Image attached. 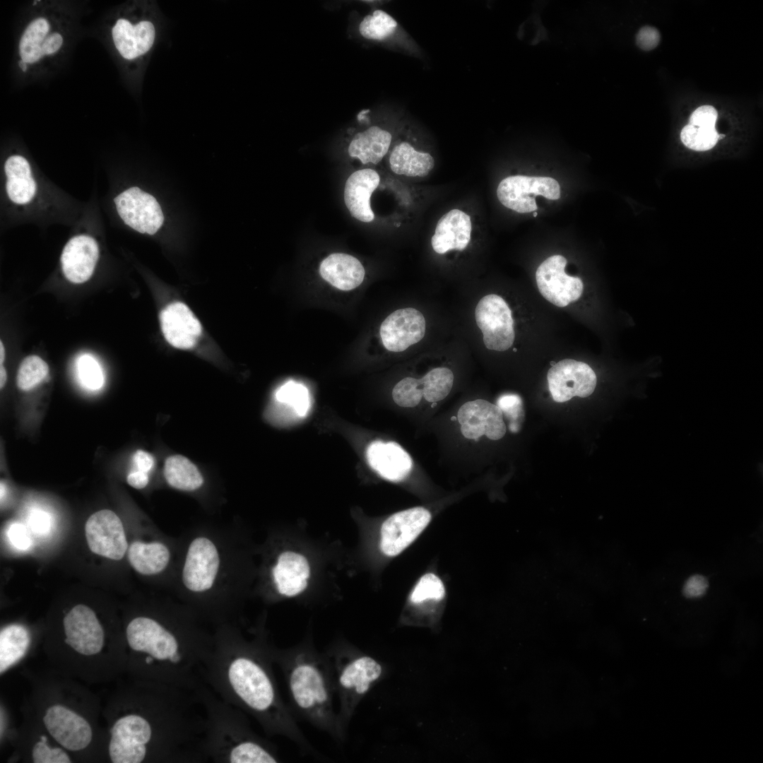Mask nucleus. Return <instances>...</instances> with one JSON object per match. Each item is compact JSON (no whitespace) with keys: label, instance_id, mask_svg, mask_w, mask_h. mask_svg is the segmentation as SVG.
Instances as JSON below:
<instances>
[{"label":"nucleus","instance_id":"obj_1","mask_svg":"<svg viewBox=\"0 0 763 763\" xmlns=\"http://www.w3.org/2000/svg\"><path fill=\"white\" fill-rule=\"evenodd\" d=\"M131 679V678H130ZM107 709L112 763L206 762L205 711L195 691L131 679Z\"/></svg>","mask_w":763,"mask_h":763},{"label":"nucleus","instance_id":"obj_2","mask_svg":"<svg viewBox=\"0 0 763 763\" xmlns=\"http://www.w3.org/2000/svg\"><path fill=\"white\" fill-rule=\"evenodd\" d=\"M172 597L215 627L238 622L252 596L257 545L247 531L199 526L183 533Z\"/></svg>","mask_w":763,"mask_h":763},{"label":"nucleus","instance_id":"obj_3","mask_svg":"<svg viewBox=\"0 0 763 763\" xmlns=\"http://www.w3.org/2000/svg\"><path fill=\"white\" fill-rule=\"evenodd\" d=\"M263 614L247 636L238 622L213 630L204 683L218 697L254 718L269 736L289 739L301 752L316 754L282 698L273 673L271 642Z\"/></svg>","mask_w":763,"mask_h":763},{"label":"nucleus","instance_id":"obj_4","mask_svg":"<svg viewBox=\"0 0 763 763\" xmlns=\"http://www.w3.org/2000/svg\"><path fill=\"white\" fill-rule=\"evenodd\" d=\"M174 597L126 623L125 673L131 679L195 691L213 647V631Z\"/></svg>","mask_w":763,"mask_h":763},{"label":"nucleus","instance_id":"obj_5","mask_svg":"<svg viewBox=\"0 0 763 763\" xmlns=\"http://www.w3.org/2000/svg\"><path fill=\"white\" fill-rule=\"evenodd\" d=\"M256 555L252 596L266 605L320 601L333 589L336 573L350 567V555L341 544L312 538L306 531H268L257 545Z\"/></svg>","mask_w":763,"mask_h":763},{"label":"nucleus","instance_id":"obj_6","mask_svg":"<svg viewBox=\"0 0 763 763\" xmlns=\"http://www.w3.org/2000/svg\"><path fill=\"white\" fill-rule=\"evenodd\" d=\"M271 654L283 673L294 714L329 735L337 743H344L347 735L334 707L329 665L324 651L315 647L310 631L291 647L281 649L271 643Z\"/></svg>","mask_w":763,"mask_h":763},{"label":"nucleus","instance_id":"obj_7","mask_svg":"<svg viewBox=\"0 0 763 763\" xmlns=\"http://www.w3.org/2000/svg\"><path fill=\"white\" fill-rule=\"evenodd\" d=\"M195 692L205 711L203 753L206 762H281L275 745L252 729L245 713L218 697L205 684Z\"/></svg>","mask_w":763,"mask_h":763},{"label":"nucleus","instance_id":"obj_8","mask_svg":"<svg viewBox=\"0 0 763 763\" xmlns=\"http://www.w3.org/2000/svg\"><path fill=\"white\" fill-rule=\"evenodd\" d=\"M37 715L43 731L69 753L89 750L98 740V709L93 697L78 685H41Z\"/></svg>","mask_w":763,"mask_h":763},{"label":"nucleus","instance_id":"obj_9","mask_svg":"<svg viewBox=\"0 0 763 763\" xmlns=\"http://www.w3.org/2000/svg\"><path fill=\"white\" fill-rule=\"evenodd\" d=\"M328 661L335 696L339 702L338 721L347 735L350 721L362 697L382 675V665L350 641L339 637L324 651Z\"/></svg>","mask_w":763,"mask_h":763},{"label":"nucleus","instance_id":"obj_10","mask_svg":"<svg viewBox=\"0 0 763 763\" xmlns=\"http://www.w3.org/2000/svg\"><path fill=\"white\" fill-rule=\"evenodd\" d=\"M180 547L179 537L149 540L136 539L129 545L127 560L138 574L148 577L164 576L172 588Z\"/></svg>","mask_w":763,"mask_h":763},{"label":"nucleus","instance_id":"obj_11","mask_svg":"<svg viewBox=\"0 0 763 763\" xmlns=\"http://www.w3.org/2000/svg\"><path fill=\"white\" fill-rule=\"evenodd\" d=\"M3 173L4 194L12 206L27 211L45 204L42 184L26 157L18 153L8 155Z\"/></svg>","mask_w":763,"mask_h":763},{"label":"nucleus","instance_id":"obj_12","mask_svg":"<svg viewBox=\"0 0 763 763\" xmlns=\"http://www.w3.org/2000/svg\"><path fill=\"white\" fill-rule=\"evenodd\" d=\"M475 319L487 349L504 351L511 348L515 338L514 319L502 297L489 294L482 297L475 307Z\"/></svg>","mask_w":763,"mask_h":763},{"label":"nucleus","instance_id":"obj_13","mask_svg":"<svg viewBox=\"0 0 763 763\" xmlns=\"http://www.w3.org/2000/svg\"><path fill=\"white\" fill-rule=\"evenodd\" d=\"M430 512L418 507L396 512L386 518L378 531V548L386 557L401 554L426 528Z\"/></svg>","mask_w":763,"mask_h":763},{"label":"nucleus","instance_id":"obj_14","mask_svg":"<svg viewBox=\"0 0 763 763\" xmlns=\"http://www.w3.org/2000/svg\"><path fill=\"white\" fill-rule=\"evenodd\" d=\"M497 195L505 207L516 212L525 213L538 209L536 196L557 200L560 197V187L553 178L510 176L503 179L498 185Z\"/></svg>","mask_w":763,"mask_h":763},{"label":"nucleus","instance_id":"obj_15","mask_svg":"<svg viewBox=\"0 0 763 763\" xmlns=\"http://www.w3.org/2000/svg\"><path fill=\"white\" fill-rule=\"evenodd\" d=\"M113 202L124 224L140 233L153 235L163 224L164 215L158 201L138 187L122 191Z\"/></svg>","mask_w":763,"mask_h":763},{"label":"nucleus","instance_id":"obj_16","mask_svg":"<svg viewBox=\"0 0 763 763\" xmlns=\"http://www.w3.org/2000/svg\"><path fill=\"white\" fill-rule=\"evenodd\" d=\"M90 550L100 556L120 560L127 554L129 543L124 525L112 511L102 509L92 514L85 524Z\"/></svg>","mask_w":763,"mask_h":763},{"label":"nucleus","instance_id":"obj_17","mask_svg":"<svg viewBox=\"0 0 763 763\" xmlns=\"http://www.w3.org/2000/svg\"><path fill=\"white\" fill-rule=\"evenodd\" d=\"M567 259L562 255H553L545 259L537 268L536 279L540 294L548 301L564 307L576 301L584 290L579 277L567 275L564 268Z\"/></svg>","mask_w":763,"mask_h":763},{"label":"nucleus","instance_id":"obj_18","mask_svg":"<svg viewBox=\"0 0 763 763\" xmlns=\"http://www.w3.org/2000/svg\"><path fill=\"white\" fill-rule=\"evenodd\" d=\"M547 378L553 400L560 403L574 396L588 397L597 383L596 373L589 365L572 359L556 363L548 370Z\"/></svg>","mask_w":763,"mask_h":763},{"label":"nucleus","instance_id":"obj_19","mask_svg":"<svg viewBox=\"0 0 763 763\" xmlns=\"http://www.w3.org/2000/svg\"><path fill=\"white\" fill-rule=\"evenodd\" d=\"M457 418L461 432L467 439H475L485 435L490 439L498 440L506 433L501 409L483 399L465 403L459 408Z\"/></svg>","mask_w":763,"mask_h":763},{"label":"nucleus","instance_id":"obj_20","mask_svg":"<svg viewBox=\"0 0 763 763\" xmlns=\"http://www.w3.org/2000/svg\"><path fill=\"white\" fill-rule=\"evenodd\" d=\"M425 326L423 314L415 308L408 307L390 314L382 323L379 333L388 350L401 352L423 338Z\"/></svg>","mask_w":763,"mask_h":763},{"label":"nucleus","instance_id":"obj_21","mask_svg":"<svg viewBox=\"0 0 763 763\" xmlns=\"http://www.w3.org/2000/svg\"><path fill=\"white\" fill-rule=\"evenodd\" d=\"M64 38L47 18L32 19L22 32L18 42L20 60L27 66L57 54L63 47Z\"/></svg>","mask_w":763,"mask_h":763},{"label":"nucleus","instance_id":"obj_22","mask_svg":"<svg viewBox=\"0 0 763 763\" xmlns=\"http://www.w3.org/2000/svg\"><path fill=\"white\" fill-rule=\"evenodd\" d=\"M99 256V244L95 237L87 232L76 234L63 248L61 271L70 282L83 283L93 274Z\"/></svg>","mask_w":763,"mask_h":763},{"label":"nucleus","instance_id":"obj_23","mask_svg":"<svg viewBox=\"0 0 763 763\" xmlns=\"http://www.w3.org/2000/svg\"><path fill=\"white\" fill-rule=\"evenodd\" d=\"M160 324L166 341L179 349L192 348L202 331L199 321L184 303L175 302L160 313Z\"/></svg>","mask_w":763,"mask_h":763},{"label":"nucleus","instance_id":"obj_24","mask_svg":"<svg viewBox=\"0 0 763 763\" xmlns=\"http://www.w3.org/2000/svg\"><path fill=\"white\" fill-rule=\"evenodd\" d=\"M111 35L114 47L125 59L132 60L148 52L153 45L155 30L149 20L133 24L120 18L113 25Z\"/></svg>","mask_w":763,"mask_h":763},{"label":"nucleus","instance_id":"obj_25","mask_svg":"<svg viewBox=\"0 0 763 763\" xmlns=\"http://www.w3.org/2000/svg\"><path fill=\"white\" fill-rule=\"evenodd\" d=\"M366 454L372 468L391 481L404 479L413 467L410 455L394 442L374 441L367 446Z\"/></svg>","mask_w":763,"mask_h":763},{"label":"nucleus","instance_id":"obj_26","mask_svg":"<svg viewBox=\"0 0 763 763\" xmlns=\"http://www.w3.org/2000/svg\"><path fill=\"white\" fill-rule=\"evenodd\" d=\"M379 181L378 173L369 168L359 170L350 175L345 184L344 201L353 218L364 223L374 220L370 197Z\"/></svg>","mask_w":763,"mask_h":763},{"label":"nucleus","instance_id":"obj_27","mask_svg":"<svg viewBox=\"0 0 763 763\" xmlns=\"http://www.w3.org/2000/svg\"><path fill=\"white\" fill-rule=\"evenodd\" d=\"M470 216L459 209L446 213L439 220L431 239L435 252L443 254L450 250L462 251L471 240Z\"/></svg>","mask_w":763,"mask_h":763},{"label":"nucleus","instance_id":"obj_28","mask_svg":"<svg viewBox=\"0 0 763 763\" xmlns=\"http://www.w3.org/2000/svg\"><path fill=\"white\" fill-rule=\"evenodd\" d=\"M319 273L325 280L341 290L358 287L365 273L357 259L344 253H333L324 259L320 264Z\"/></svg>","mask_w":763,"mask_h":763},{"label":"nucleus","instance_id":"obj_29","mask_svg":"<svg viewBox=\"0 0 763 763\" xmlns=\"http://www.w3.org/2000/svg\"><path fill=\"white\" fill-rule=\"evenodd\" d=\"M391 134L378 126H372L357 133L350 141L348 152L362 164H377L389 152Z\"/></svg>","mask_w":763,"mask_h":763},{"label":"nucleus","instance_id":"obj_30","mask_svg":"<svg viewBox=\"0 0 763 763\" xmlns=\"http://www.w3.org/2000/svg\"><path fill=\"white\" fill-rule=\"evenodd\" d=\"M163 473L167 485L180 492H199L204 485L203 476L196 466L180 454L165 459Z\"/></svg>","mask_w":763,"mask_h":763},{"label":"nucleus","instance_id":"obj_31","mask_svg":"<svg viewBox=\"0 0 763 763\" xmlns=\"http://www.w3.org/2000/svg\"><path fill=\"white\" fill-rule=\"evenodd\" d=\"M389 162L394 173L408 177H425L434 166V160L430 153L415 150L406 141L394 146Z\"/></svg>","mask_w":763,"mask_h":763},{"label":"nucleus","instance_id":"obj_32","mask_svg":"<svg viewBox=\"0 0 763 763\" xmlns=\"http://www.w3.org/2000/svg\"><path fill=\"white\" fill-rule=\"evenodd\" d=\"M30 635L23 625L12 624L4 627L0 632L1 675L18 663L28 653Z\"/></svg>","mask_w":763,"mask_h":763},{"label":"nucleus","instance_id":"obj_33","mask_svg":"<svg viewBox=\"0 0 763 763\" xmlns=\"http://www.w3.org/2000/svg\"><path fill=\"white\" fill-rule=\"evenodd\" d=\"M30 759L33 763H71L70 753L56 743L44 731L32 741Z\"/></svg>","mask_w":763,"mask_h":763},{"label":"nucleus","instance_id":"obj_34","mask_svg":"<svg viewBox=\"0 0 763 763\" xmlns=\"http://www.w3.org/2000/svg\"><path fill=\"white\" fill-rule=\"evenodd\" d=\"M397 27L398 23L391 16L377 9L362 18L359 24V32L365 39L382 41L392 36Z\"/></svg>","mask_w":763,"mask_h":763},{"label":"nucleus","instance_id":"obj_35","mask_svg":"<svg viewBox=\"0 0 763 763\" xmlns=\"http://www.w3.org/2000/svg\"><path fill=\"white\" fill-rule=\"evenodd\" d=\"M420 379L425 399L434 403L445 398L451 391L454 374L446 367H437L430 370Z\"/></svg>","mask_w":763,"mask_h":763},{"label":"nucleus","instance_id":"obj_36","mask_svg":"<svg viewBox=\"0 0 763 763\" xmlns=\"http://www.w3.org/2000/svg\"><path fill=\"white\" fill-rule=\"evenodd\" d=\"M276 400L285 404L301 417L305 416L310 406V398L307 387L295 381H288L276 391Z\"/></svg>","mask_w":763,"mask_h":763},{"label":"nucleus","instance_id":"obj_37","mask_svg":"<svg viewBox=\"0 0 763 763\" xmlns=\"http://www.w3.org/2000/svg\"><path fill=\"white\" fill-rule=\"evenodd\" d=\"M47 364L37 355L26 357L18 370L16 383L23 391H29L42 382L47 376Z\"/></svg>","mask_w":763,"mask_h":763},{"label":"nucleus","instance_id":"obj_38","mask_svg":"<svg viewBox=\"0 0 763 763\" xmlns=\"http://www.w3.org/2000/svg\"><path fill=\"white\" fill-rule=\"evenodd\" d=\"M715 127H702L687 124L680 133L681 141L688 148L704 151L712 148L718 140Z\"/></svg>","mask_w":763,"mask_h":763},{"label":"nucleus","instance_id":"obj_39","mask_svg":"<svg viewBox=\"0 0 763 763\" xmlns=\"http://www.w3.org/2000/svg\"><path fill=\"white\" fill-rule=\"evenodd\" d=\"M422 396L421 379L413 377L403 378L395 385L392 391L394 402L401 407H415L418 405Z\"/></svg>","mask_w":763,"mask_h":763},{"label":"nucleus","instance_id":"obj_40","mask_svg":"<svg viewBox=\"0 0 763 763\" xmlns=\"http://www.w3.org/2000/svg\"><path fill=\"white\" fill-rule=\"evenodd\" d=\"M445 595L443 582L436 574L427 573L423 575L410 596L413 603H420L427 600H441Z\"/></svg>","mask_w":763,"mask_h":763},{"label":"nucleus","instance_id":"obj_41","mask_svg":"<svg viewBox=\"0 0 763 763\" xmlns=\"http://www.w3.org/2000/svg\"><path fill=\"white\" fill-rule=\"evenodd\" d=\"M79 379L87 389L97 390L104 383V376L98 362L90 355L84 354L77 360Z\"/></svg>","mask_w":763,"mask_h":763},{"label":"nucleus","instance_id":"obj_42","mask_svg":"<svg viewBox=\"0 0 763 763\" xmlns=\"http://www.w3.org/2000/svg\"><path fill=\"white\" fill-rule=\"evenodd\" d=\"M497 406L509 420L510 430L517 432L524 415L520 396L514 394L502 395L497 399Z\"/></svg>","mask_w":763,"mask_h":763},{"label":"nucleus","instance_id":"obj_43","mask_svg":"<svg viewBox=\"0 0 763 763\" xmlns=\"http://www.w3.org/2000/svg\"><path fill=\"white\" fill-rule=\"evenodd\" d=\"M718 113L711 105H703L696 109L690 116V124L702 127H715Z\"/></svg>","mask_w":763,"mask_h":763},{"label":"nucleus","instance_id":"obj_44","mask_svg":"<svg viewBox=\"0 0 763 763\" xmlns=\"http://www.w3.org/2000/svg\"><path fill=\"white\" fill-rule=\"evenodd\" d=\"M7 535L10 543L18 550H26L31 545L29 533L23 524H12L8 529Z\"/></svg>","mask_w":763,"mask_h":763},{"label":"nucleus","instance_id":"obj_45","mask_svg":"<svg viewBox=\"0 0 763 763\" xmlns=\"http://www.w3.org/2000/svg\"><path fill=\"white\" fill-rule=\"evenodd\" d=\"M708 588L707 579L702 575L690 576L685 583L682 588L683 595L689 598L702 596Z\"/></svg>","mask_w":763,"mask_h":763},{"label":"nucleus","instance_id":"obj_46","mask_svg":"<svg viewBox=\"0 0 763 763\" xmlns=\"http://www.w3.org/2000/svg\"><path fill=\"white\" fill-rule=\"evenodd\" d=\"M660 41L658 31L650 26L643 27L638 32L636 37L637 45L644 50H651L655 48Z\"/></svg>","mask_w":763,"mask_h":763},{"label":"nucleus","instance_id":"obj_47","mask_svg":"<svg viewBox=\"0 0 763 763\" xmlns=\"http://www.w3.org/2000/svg\"><path fill=\"white\" fill-rule=\"evenodd\" d=\"M29 525L32 531L37 535L47 534L51 528L49 514L43 511L34 510L29 517Z\"/></svg>","mask_w":763,"mask_h":763},{"label":"nucleus","instance_id":"obj_48","mask_svg":"<svg viewBox=\"0 0 763 763\" xmlns=\"http://www.w3.org/2000/svg\"><path fill=\"white\" fill-rule=\"evenodd\" d=\"M133 463L136 470L149 473L155 464L153 456L148 452L139 449L133 456Z\"/></svg>","mask_w":763,"mask_h":763},{"label":"nucleus","instance_id":"obj_49","mask_svg":"<svg viewBox=\"0 0 763 763\" xmlns=\"http://www.w3.org/2000/svg\"><path fill=\"white\" fill-rule=\"evenodd\" d=\"M126 481L129 485L136 489H143L149 483V475L144 471L134 470L128 474Z\"/></svg>","mask_w":763,"mask_h":763},{"label":"nucleus","instance_id":"obj_50","mask_svg":"<svg viewBox=\"0 0 763 763\" xmlns=\"http://www.w3.org/2000/svg\"><path fill=\"white\" fill-rule=\"evenodd\" d=\"M7 379L6 372L5 368L1 365L0 367V387L3 388Z\"/></svg>","mask_w":763,"mask_h":763},{"label":"nucleus","instance_id":"obj_51","mask_svg":"<svg viewBox=\"0 0 763 763\" xmlns=\"http://www.w3.org/2000/svg\"><path fill=\"white\" fill-rule=\"evenodd\" d=\"M4 356H5V350H4L3 343L1 341V343H0V363H1V365H2V363H3L4 360Z\"/></svg>","mask_w":763,"mask_h":763},{"label":"nucleus","instance_id":"obj_52","mask_svg":"<svg viewBox=\"0 0 763 763\" xmlns=\"http://www.w3.org/2000/svg\"><path fill=\"white\" fill-rule=\"evenodd\" d=\"M533 216H534V217H536V216H537V215H538V213H537V212H534V213H533Z\"/></svg>","mask_w":763,"mask_h":763}]
</instances>
